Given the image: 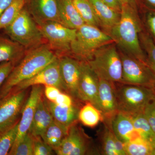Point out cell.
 Wrapping results in <instances>:
<instances>
[{
    "mask_svg": "<svg viewBox=\"0 0 155 155\" xmlns=\"http://www.w3.org/2000/svg\"><path fill=\"white\" fill-rule=\"evenodd\" d=\"M149 142L150 143L151 145L153 147V148L155 149V133L153 135L151 138Z\"/></svg>",
    "mask_w": 155,
    "mask_h": 155,
    "instance_id": "cell-43",
    "label": "cell"
},
{
    "mask_svg": "<svg viewBox=\"0 0 155 155\" xmlns=\"http://www.w3.org/2000/svg\"><path fill=\"white\" fill-rule=\"evenodd\" d=\"M13 0H0V17Z\"/></svg>",
    "mask_w": 155,
    "mask_h": 155,
    "instance_id": "cell-40",
    "label": "cell"
},
{
    "mask_svg": "<svg viewBox=\"0 0 155 155\" xmlns=\"http://www.w3.org/2000/svg\"><path fill=\"white\" fill-rule=\"evenodd\" d=\"M31 88L28 98L22 109L19 119L17 138L12 147L17 145L29 131L38 104L44 94L43 85H34Z\"/></svg>",
    "mask_w": 155,
    "mask_h": 155,
    "instance_id": "cell-14",
    "label": "cell"
},
{
    "mask_svg": "<svg viewBox=\"0 0 155 155\" xmlns=\"http://www.w3.org/2000/svg\"><path fill=\"white\" fill-rule=\"evenodd\" d=\"M16 65L11 61L0 63V88Z\"/></svg>",
    "mask_w": 155,
    "mask_h": 155,
    "instance_id": "cell-35",
    "label": "cell"
},
{
    "mask_svg": "<svg viewBox=\"0 0 155 155\" xmlns=\"http://www.w3.org/2000/svg\"><path fill=\"white\" fill-rule=\"evenodd\" d=\"M25 7L38 25L49 21L61 23L59 0H27Z\"/></svg>",
    "mask_w": 155,
    "mask_h": 155,
    "instance_id": "cell-15",
    "label": "cell"
},
{
    "mask_svg": "<svg viewBox=\"0 0 155 155\" xmlns=\"http://www.w3.org/2000/svg\"><path fill=\"white\" fill-rule=\"evenodd\" d=\"M110 123L114 134L123 143L141 137L134 127L130 115L118 111L110 119Z\"/></svg>",
    "mask_w": 155,
    "mask_h": 155,
    "instance_id": "cell-17",
    "label": "cell"
},
{
    "mask_svg": "<svg viewBox=\"0 0 155 155\" xmlns=\"http://www.w3.org/2000/svg\"><path fill=\"white\" fill-rule=\"evenodd\" d=\"M87 62L99 79L122 83V62L116 44L112 42L99 48Z\"/></svg>",
    "mask_w": 155,
    "mask_h": 155,
    "instance_id": "cell-4",
    "label": "cell"
},
{
    "mask_svg": "<svg viewBox=\"0 0 155 155\" xmlns=\"http://www.w3.org/2000/svg\"><path fill=\"white\" fill-rule=\"evenodd\" d=\"M103 119L101 112L91 103H85L79 110L78 121L86 127L94 128Z\"/></svg>",
    "mask_w": 155,
    "mask_h": 155,
    "instance_id": "cell-25",
    "label": "cell"
},
{
    "mask_svg": "<svg viewBox=\"0 0 155 155\" xmlns=\"http://www.w3.org/2000/svg\"><path fill=\"white\" fill-rule=\"evenodd\" d=\"M54 153L53 149L45 143L41 137H34L33 155H51Z\"/></svg>",
    "mask_w": 155,
    "mask_h": 155,
    "instance_id": "cell-33",
    "label": "cell"
},
{
    "mask_svg": "<svg viewBox=\"0 0 155 155\" xmlns=\"http://www.w3.org/2000/svg\"><path fill=\"white\" fill-rule=\"evenodd\" d=\"M26 51L17 42L0 34V63L11 61L17 64Z\"/></svg>",
    "mask_w": 155,
    "mask_h": 155,
    "instance_id": "cell-20",
    "label": "cell"
},
{
    "mask_svg": "<svg viewBox=\"0 0 155 155\" xmlns=\"http://www.w3.org/2000/svg\"><path fill=\"white\" fill-rule=\"evenodd\" d=\"M145 21L149 34L155 42V10L150 9L145 17Z\"/></svg>",
    "mask_w": 155,
    "mask_h": 155,
    "instance_id": "cell-36",
    "label": "cell"
},
{
    "mask_svg": "<svg viewBox=\"0 0 155 155\" xmlns=\"http://www.w3.org/2000/svg\"><path fill=\"white\" fill-rule=\"evenodd\" d=\"M126 155H153L154 149L148 141L142 137L124 143Z\"/></svg>",
    "mask_w": 155,
    "mask_h": 155,
    "instance_id": "cell-30",
    "label": "cell"
},
{
    "mask_svg": "<svg viewBox=\"0 0 155 155\" xmlns=\"http://www.w3.org/2000/svg\"><path fill=\"white\" fill-rule=\"evenodd\" d=\"M143 114L155 133V98L147 105Z\"/></svg>",
    "mask_w": 155,
    "mask_h": 155,
    "instance_id": "cell-34",
    "label": "cell"
},
{
    "mask_svg": "<svg viewBox=\"0 0 155 155\" xmlns=\"http://www.w3.org/2000/svg\"><path fill=\"white\" fill-rule=\"evenodd\" d=\"M123 4L129 5L136 8V0H121Z\"/></svg>",
    "mask_w": 155,
    "mask_h": 155,
    "instance_id": "cell-42",
    "label": "cell"
},
{
    "mask_svg": "<svg viewBox=\"0 0 155 155\" xmlns=\"http://www.w3.org/2000/svg\"><path fill=\"white\" fill-rule=\"evenodd\" d=\"M139 39L146 55L147 64L155 76V42L148 32L143 30L139 33Z\"/></svg>",
    "mask_w": 155,
    "mask_h": 155,
    "instance_id": "cell-29",
    "label": "cell"
},
{
    "mask_svg": "<svg viewBox=\"0 0 155 155\" xmlns=\"http://www.w3.org/2000/svg\"><path fill=\"white\" fill-rule=\"evenodd\" d=\"M29 88L11 91L0 99V131L19 122L29 95Z\"/></svg>",
    "mask_w": 155,
    "mask_h": 155,
    "instance_id": "cell-10",
    "label": "cell"
},
{
    "mask_svg": "<svg viewBox=\"0 0 155 155\" xmlns=\"http://www.w3.org/2000/svg\"><path fill=\"white\" fill-rule=\"evenodd\" d=\"M77 122L69 127L68 133L60 146L54 150L58 155H84L100 154L93 140Z\"/></svg>",
    "mask_w": 155,
    "mask_h": 155,
    "instance_id": "cell-8",
    "label": "cell"
},
{
    "mask_svg": "<svg viewBox=\"0 0 155 155\" xmlns=\"http://www.w3.org/2000/svg\"><path fill=\"white\" fill-rule=\"evenodd\" d=\"M27 0H13L0 17V30L8 27L25 8Z\"/></svg>",
    "mask_w": 155,
    "mask_h": 155,
    "instance_id": "cell-27",
    "label": "cell"
},
{
    "mask_svg": "<svg viewBox=\"0 0 155 155\" xmlns=\"http://www.w3.org/2000/svg\"><path fill=\"white\" fill-rule=\"evenodd\" d=\"M78 102L81 101L75 99L73 97L68 94L62 92L58 96L54 102V103H55L58 105L69 106L72 105Z\"/></svg>",
    "mask_w": 155,
    "mask_h": 155,
    "instance_id": "cell-37",
    "label": "cell"
},
{
    "mask_svg": "<svg viewBox=\"0 0 155 155\" xmlns=\"http://www.w3.org/2000/svg\"><path fill=\"white\" fill-rule=\"evenodd\" d=\"M144 2L150 9L155 10V0H144Z\"/></svg>",
    "mask_w": 155,
    "mask_h": 155,
    "instance_id": "cell-41",
    "label": "cell"
},
{
    "mask_svg": "<svg viewBox=\"0 0 155 155\" xmlns=\"http://www.w3.org/2000/svg\"><path fill=\"white\" fill-rule=\"evenodd\" d=\"M106 5L112 8L121 12L122 11L123 3L121 0H101Z\"/></svg>",
    "mask_w": 155,
    "mask_h": 155,
    "instance_id": "cell-39",
    "label": "cell"
},
{
    "mask_svg": "<svg viewBox=\"0 0 155 155\" xmlns=\"http://www.w3.org/2000/svg\"><path fill=\"white\" fill-rule=\"evenodd\" d=\"M62 91L56 87L52 85H45L44 88V95L47 99L54 102L57 97Z\"/></svg>",
    "mask_w": 155,
    "mask_h": 155,
    "instance_id": "cell-38",
    "label": "cell"
},
{
    "mask_svg": "<svg viewBox=\"0 0 155 155\" xmlns=\"http://www.w3.org/2000/svg\"><path fill=\"white\" fill-rule=\"evenodd\" d=\"M53 120L52 115L47 105L43 94L39 101L32 124L28 132L34 137H41Z\"/></svg>",
    "mask_w": 155,
    "mask_h": 155,
    "instance_id": "cell-19",
    "label": "cell"
},
{
    "mask_svg": "<svg viewBox=\"0 0 155 155\" xmlns=\"http://www.w3.org/2000/svg\"><path fill=\"white\" fill-rule=\"evenodd\" d=\"M98 105V109L102 114L103 120L111 119L118 112L114 82L99 79Z\"/></svg>",
    "mask_w": 155,
    "mask_h": 155,
    "instance_id": "cell-16",
    "label": "cell"
},
{
    "mask_svg": "<svg viewBox=\"0 0 155 155\" xmlns=\"http://www.w3.org/2000/svg\"><path fill=\"white\" fill-rule=\"evenodd\" d=\"M36 85H52L64 92L60 74L58 58L32 77L14 87L11 91H19Z\"/></svg>",
    "mask_w": 155,
    "mask_h": 155,
    "instance_id": "cell-12",
    "label": "cell"
},
{
    "mask_svg": "<svg viewBox=\"0 0 155 155\" xmlns=\"http://www.w3.org/2000/svg\"><path fill=\"white\" fill-rule=\"evenodd\" d=\"M59 12L62 24L78 29L85 24L76 10L73 0H59Z\"/></svg>",
    "mask_w": 155,
    "mask_h": 155,
    "instance_id": "cell-22",
    "label": "cell"
},
{
    "mask_svg": "<svg viewBox=\"0 0 155 155\" xmlns=\"http://www.w3.org/2000/svg\"><path fill=\"white\" fill-rule=\"evenodd\" d=\"M38 26L44 38L58 58L70 55V46L76 36L77 29L53 21H47Z\"/></svg>",
    "mask_w": 155,
    "mask_h": 155,
    "instance_id": "cell-7",
    "label": "cell"
},
{
    "mask_svg": "<svg viewBox=\"0 0 155 155\" xmlns=\"http://www.w3.org/2000/svg\"><path fill=\"white\" fill-rule=\"evenodd\" d=\"M58 58L64 92L80 101L78 99V89L81 72V61L68 56H62Z\"/></svg>",
    "mask_w": 155,
    "mask_h": 155,
    "instance_id": "cell-11",
    "label": "cell"
},
{
    "mask_svg": "<svg viewBox=\"0 0 155 155\" xmlns=\"http://www.w3.org/2000/svg\"><path fill=\"white\" fill-rule=\"evenodd\" d=\"M104 129L100 135V154L118 155L116 148V143L117 138L113 132L111 126L110 120L104 119Z\"/></svg>",
    "mask_w": 155,
    "mask_h": 155,
    "instance_id": "cell-24",
    "label": "cell"
},
{
    "mask_svg": "<svg viewBox=\"0 0 155 155\" xmlns=\"http://www.w3.org/2000/svg\"><path fill=\"white\" fill-rule=\"evenodd\" d=\"M99 21L101 25L110 30L121 17V12L112 8L101 0H89Z\"/></svg>",
    "mask_w": 155,
    "mask_h": 155,
    "instance_id": "cell-21",
    "label": "cell"
},
{
    "mask_svg": "<svg viewBox=\"0 0 155 155\" xmlns=\"http://www.w3.org/2000/svg\"><path fill=\"white\" fill-rule=\"evenodd\" d=\"M45 100L53 119L56 122L68 127L78 122L79 110L83 106H81V102H78L71 106H63L50 101L45 97Z\"/></svg>",
    "mask_w": 155,
    "mask_h": 155,
    "instance_id": "cell-18",
    "label": "cell"
},
{
    "mask_svg": "<svg viewBox=\"0 0 155 155\" xmlns=\"http://www.w3.org/2000/svg\"><path fill=\"white\" fill-rule=\"evenodd\" d=\"M142 30L136 8L123 4L120 20L111 28L110 35L122 52L147 64L139 39Z\"/></svg>",
    "mask_w": 155,
    "mask_h": 155,
    "instance_id": "cell-1",
    "label": "cell"
},
{
    "mask_svg": "<svg viewBox=\"0 0 155 155\" xmlns=\"http://www.w3.org/2000/svg\"><path fill=\"white\" fill-rule=\"evenodd\" d=\"M99 78L87 62L81 61V72L78 85V99L84 103L89 102L98 109Z\"/></svg>",
    "mask_w": 155,
    "mask_h": 155,
    "instance_id": "cell-13",
    "label": "cell"
},
{
    "mask_svg": "<svg viewBox=\"0 0 155 155\" xmlns=\"http://www.w3.org/2000/svg\"><path fill=\"white\" fill-rule=\"evenodd\" d=\"M118 110L130 116L143 113L155 98V91L132 84L115 83Z\"/></svg>",
    "mask_w": 155,
    "mask_h": 155,
    "instance_id": "cell-5",
    "label": "cell"
},
{
    "mask_svg": "<svg viewBox=\"0 0 155 155\" xmlns=\"http://www.w3.org/2000/svg\"><path fill=\"white\" fill-rule=\"evenodd\" d=\"M19 122L0 131V155H8L17 138Z\"/></svg>",
    "mask_w": 155,
    "mask_h": 155,
    "instance_id": "cell-28",
    "label": "cell"
},
{
    "mask_svg": "<svg viewBox=\"0 0 155 155\" xmlns=\"http://www.w3.org/2000/svg\"><path fill=\"white\" fill-rule=\"evenodd\" d=\"M58 58L48 43L27 50L0 88V99L14 87L32 77Z\"/></svg>",
    "mask_w": 155,
    "mask_h": 155,
    "instance_id": "cell-2",
    "label": "cell"
},
{
    "mask_svg": "<svg viewBox=\"0 0 155 155\" xmlns=\"http://www.w3.org/2000/svg\"><path fill=\"white\" fill-rule=\"evenodd\" d=\"M73 3L78 14L85 24L98 27L99 21L89 0H73Z\"/></svg>",
    "mask_w": 155,
    "mask_h": 155,
    "instance_id": "cell-26",
    "label": "cell"
},
{
    "mask_svg": "<svg viewBox=\"0 0 155 155\" xmlns=\"http://www.w3.org/2000/svg\"><path fill=\"white\" fill-rule=\"evenodd\" d=\"M114 42L110 35L98 27L85 24L77 29L70 46V55L78 61L87 62L91 60L97 49Z\"/></svg>",
    "mask_w": 155,
    "mask_h": 155,
    "instance_id": "cell-3",
    "label": "cell"
},
{
    "mask_svg": "<svg viewBox=\"0 0 155 155\" xmlns=\"http://www.w3.org/2000/svg\"><path fill=\"white\" fill-rule=\"evenodd\" d=\"M3 30L8 36L26 50L45 43L44 38L30 13L25 8L19 16Z\"/></svg>",
    "mask_w": 155,
    "mask_h": 155,
    "instance_id": "cell-6",
    "label": "cell"
},
{
    "mask_svg": "<svg viewBox=\"0 0 155 155\" xmlns=\"http://www.w3.org/2000/svg\"><path fill=\"white\" fill-rule=\"evenodd\" d=\"M119 54L122 65V83L155 91V76L148 65L122 52Z\"/></svg>",
    "mask_w": 155,
    "mask_h": 155,
    "instance_id": "cell-9",
    "label": "cell"
},
{
    "mask_svg": "<svg viewBox=\"0 0 155 155\" xmlns=\"http://www.w3.org/2000/svg\"><path fill=\"white\" fill-rule=\"evenodd\" d=\"M69 127L53 120L41 137L54 150L60 146L68 133Z\"/></svg>",
    "mask_w": 155,
    "mask_h": 155,
    "instance_id": "cell-23",
    "label": "cell"
},
{
    "mask_svg": "<svg viewBox=\"0 0 155 155\" xmlns=\"http://www.w3.org/2000/svg\"><path fill=\"white\" fill-rule=\"evenodd\" d=\"M34 137L28 132L19 142L11 148L8 155H33Z\"/></svg>",
    "mask_w": 155,
    "mask_h": 155,
    "instance_id": "cell-32",
    "label": "cell"
},
{
    "mask_svg": "<svg viewBox=\"0 0 155 155\" xmlns=\"http://www.w3.org/2000/svg\"><path fill=\"white\" fill-rule=\"evenodd\" d=\"M130 116L135 130L142 138L149 142L155 133L143 113Z\"/></svg>",
    "mask_w": 155,
    "mask_h": 155,
    "instance_id": "cell-31",
    "label": "cell"
}]
</instances>
